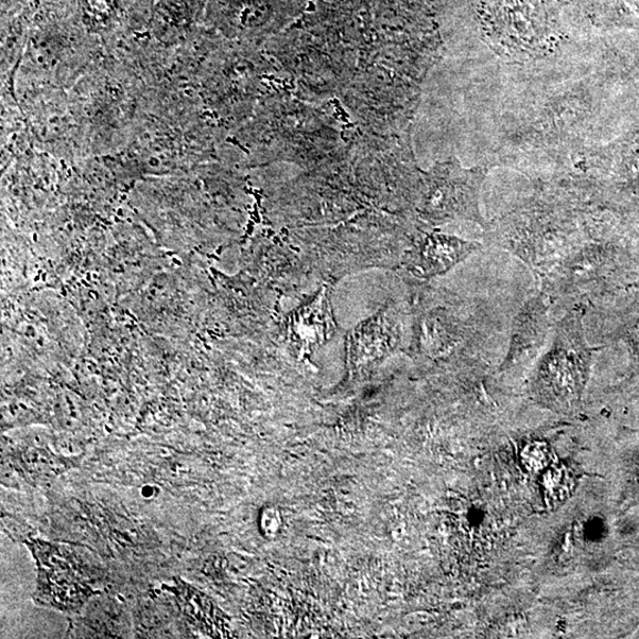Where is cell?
Instances as JSON below:
<instances>
[{"mask_svg":"<svg viewBox=\"0 0 639 639\" xmlns=\"http://www.w3.org/2000/svg\"><path fill=\"white\" fill-rule=\"evenodd\" d=\"M349 141L321 103L270 93L220 150H234L237 162L248 166L288 163L310 169L336 157Z\"/></svg>","mask_w":639,"mask_h":639,"instance_id":"1","label":"cell"},{"mask_svg":"<svg viewBox=\"0 0 639 639\" xmlns=\"http://www.w3.org/2000/svg\"><path fill=\"white\" fill-rule=\"evenodd\" d=\"M182 72L204 112H210L228 134L250 117L265 80L276 71L262 47L227 40L217 32L192 38L179 51Z\"/></svg>","mask_w":639,"mask_h":639,"instance_id":"2","label":"cell"},{"mask_svg":"<svg viewBox=\"0 0 639 639\" xmlns=\"http://www.w3.org/2000/svg\"><path fill=\"white\" fill-rule=\"evenodd\" d=\"M436 50L435 38H430L385 47L359 62L355 75L339 99L362 132H410L422 83Z\"/></svg>","mask_w":639,"mask_h":639,"instance_id":"3","label":"cell"},{"mask_svg":"<svg viewBox=\"0 0 639 639\" xmlns=\"http://www.w3.org/2000/svg\"><path fill=\"white\" fill-rule=\"evenodd\" d=\"M82 151L111 153L133 140L155 87L123 51H105L69 90Z\"/></svg>","mask_w":639,"mask_h":639,"instance_id":"4","label":"cell"},{"mask_svg":"<svg viewBox=\"0 0 639 639\" xmlns=\"http://www.w3.org/2000/svg\"><path fill=\"white\" fill-rule=\"evenodd\" d=\"M301 100L322 103L339 97L358 71L359 58L328 30L313 11L262 47Z\"/></svg>","mask_w":639,"mask_h":639,"instance_id":"5","label":"cell"},{"mask_svg":"<svg viewBox=\"0 0 639 639\" xmlns=\"http://www.w3.org/2000/svg\"><path fill=\"white\" fill-rule=\"evenodd\" d=\"M228 133L205 117L198 101L169 85L148 103L125 148L143 163H203L220 151Z\"/></svg>","mask_w":639,"mask_h":639,"instance_id":"6","label":"cell"},{"mask_svg":"<svg viewBox=\"0 0 639 639\" xmlns=\"http://www.w3.org/2000/svg\"><path fill=\"white\" fill-rule=\"evenodd\" d=\"M595 349L587 343L581 315H566L553 327L547 348L533 374L537 399L550 408L569 409L581 399Z\"/></svg>","mask_w":639,"mask_h":639,"instance_id":"7","label":"cell"},{"mask_svg":"<svg viewBox=\"0 0 639 639\" xmlns=\"http://www.w3.org/2000/svg\"><path fill=\"white\" fill-rule=\"evenodd\" d=\"M489 167H463L456 158L422 171L414 189L411 214L416 226L437 228L455 220H468L486 228L480 196Z\"/></svg>","mask_w":639,"mask_h":639,"instance_id":"8","label":"cell"},{"mask_svg":"<svg viewBox=\"0 0 639 639\" xmlns=\"http://www.w3.org/2000/svg\"><path fill=\"white\" fill-rule=\"evenodd\" d=\"M308 0H210L214 30L230 41L264 47L307 12Z\"/></svg>","mask_w":639,"mask_h":639,"instance_id":"9","label":"cell"},{"mask_svg":"<svg viewBox=\"0 0 639 639\" xmlns=\"http://www.w3.org/2000/svg\"><path fill=\"white\" fill-rule=\"evenodd\" d=\"M404 318L399 303L389 301L357 323L344 337L347 378L357 379L403 350Z\"/></svg>","mask_w":639,"mask_h":639,"instance_id":"10","label":"cell"},{"mask_svg":"<svg viewBox=\"0 0 639 639\" xmlns=\"http://www.w3.org/2000/svg\"><path fill=\"white\" fill-rule=\"evenodd\" d=\"M341 332L334 316L332 288L322 286L292 308L285 318L282 337L290 353L310 359Z\"/></svg>","mask_w":639,"mask_h":639,"instance_id":"11","label":"cell"},{"mask_svg":"<svg viewBox=\"0 0 639 639\" xmlns=\"http://www.w3.org/2000/svg\"><path fill=\"white\" fill-rule=\"evenodd\" d=\"M478 241L416 226L402 266L413 279L430 281L452 271L481 249Z\"/></svg>","mask_w":639,"mask_h":639,"instance_id":"12","label":"cell"},{"mask_svg":"<svg viewBox=\"0 0 639 639\" xmlns=\"http://www.w3.org/2000/svg\"><path fill=\"white\" fill-rule=\"evenodd\" d=\"M549 330L547 302L539 296L529 299L514 318L503 369H511L537 355L546 344Z\"/></svg>","mask_w":639,"mask_h":639,"instance_id":"13","label":"cell"},{"mask_svg":"<svg viewBox=\"0 0 639 639\" xmlns=\"http://www.w3.org/2000/svg\"><path fill=\"white\" fill-rule=\"evenodd\" d=\"M258 526L267 539L279 538L285 526L281 511L275 506L264 507L258 516Z\"/></svg>","mask_w":639,"mask_h":639,"instance_id":"14","label":"cell"},{"mask_svg":"<svg viewBox=\"0 0 639 639\" xmlns=\"http://www.w3.org/2000/svg\"><path fill=\"white\" fill-rule=\"evenodd\" d=\"M627 341L632 355L639 361V321L629 328Z\"/></svg>","mask_w":639,"mask_h":639,"instance_id":"15","label":"cell"}]
</instances>
